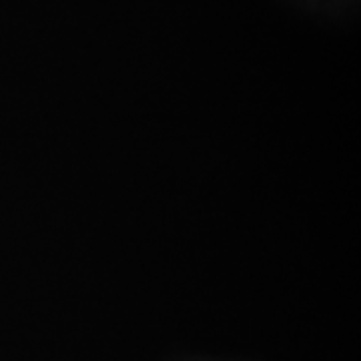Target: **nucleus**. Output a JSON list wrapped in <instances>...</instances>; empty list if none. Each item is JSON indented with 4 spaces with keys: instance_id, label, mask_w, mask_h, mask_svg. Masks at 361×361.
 Masks as SVG:
<instances>
[]
</instances>
